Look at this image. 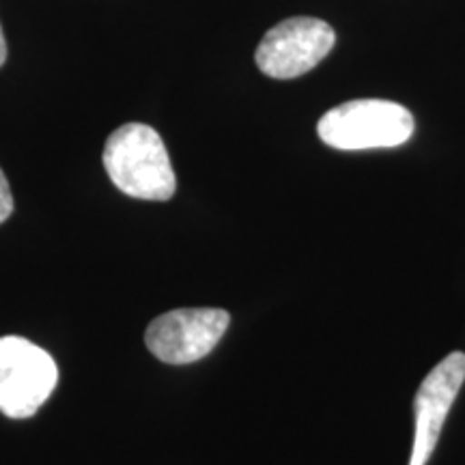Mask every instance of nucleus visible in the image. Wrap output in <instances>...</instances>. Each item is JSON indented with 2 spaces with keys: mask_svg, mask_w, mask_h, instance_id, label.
<instances>
[{
  "mask_svg": "<svg viewBox=\"0 0 465 465\" xmlns=\"http://www.w3.org/2000/svg\"><path fill=\"white\" fill-rule=\"evenodd\" d=\"M104 166L124 194L141 201H171L177 179L166 144L153 127L127 124L108 136Z\"/></svg>",
  "mask_w": 465,
  "mask_h": 465,
  "instance_id": "f257e3e1",
  "label": "nucleus"
},
{
  "mask_svg": "<svg viewBox=\"0 0 465 465\" xmlns=\"http://www.w3.org/2000/svg\"><path fill=\"white\" fill-rule=\"evenodd\" d=\"M416 130L414 116L397 102L351 100L328 110L317 124L319 138L339 151L392 149Z\"/></svg>",
  "mask_w": 465,
  "mask_h": 465,
  "instance_id": "f03ea898",
  "label": "nucleus"
},
{
  "mask_svg": "<svg viewBox=\"0 0 465 465\" xmlns=\"http://www.w3.org/2000/svg\"><path fill=\"white\" fill-rule=\"evenodd\" d=\"M58 381L54 358L22 336H0V411L9 418H31Z\"/></svg>",
  "mask_w": 465,
  "mask_h": 465,
  "instance_id": "7ed1b4c3",
  "label": "nucleus"
},
{
  "mask_svg": "<svg viewBox=\"0 0 465 465\" xmlns=\"http://www.w3.org/2000/svg\"><path fill=\"white\" fill-rule=\"evenodd\" d=\"M334 44V28L328 22L317 17H289L265 33L254 52V61L270 78L291 80L317 67Z\"/></svg>",
  "mask_w": 465,
  "mask_h": 465,
  "instance_id": "20e7f679",
  "label": "nucleus"
},
{
  "mask_svg": "<svg viewBox=\"0 0 465 465\" xmlns=\"http://www.w3.org/2000/svg\"><path fill=\"white\" fill-rule=\"evenodd\" d=\"M231 323L223 308H177L149 323L144 342L166 364H192L213 351Z\"/></svg>",
  "mask_w": 465,
  "mask_h": 465,
  "instance_id": "39448f33",
  "label": "nucleus"
},
{
  "mask_svg": "<svg viewBox=\"0 0 465 465\" xmlns=\"http://www.w3.org/2000/svg\"><path fill=\"white\" fill-rule=\"evenodd\" d=\"M465 381V353L452 351L424 377L414 401V446L410 465H427L438 446L441 427Z\"/></svg>",
  "mask_w": 465,
  "mask_h": 465,
  "instance_id": "423d86ee",
  "label": "nucleus"
},
{
  "mask_svg": "<svg viewBox=\"0 0 465 465\" xmlns=\"http://www.w3.org/2000/svg\"><path fill=\"white\" fill-rule=\"evenodd\" d=\"M14 213V196H11V188L7 177H5L3 168H0V224Z\"/></svg>",
  "mask_w": 465,
  "mask_h": 465,
  "instance_id": "0eeeda50",
  "label": "nucleus"
},
{
  "mask_svg": "<svg viewBox=\"0 0 465 465\" xmlns=\"http://www.w3.org/2000/svg\"><path fill=\"white\" fill-rule=\"evenodd\" d=\"M5 61H7V42H5L3 26H0V67L5 65Z\"/></svg>",
  "mask_w": 465,
  "mask_h": 465,
  "instance_id": "6e6552de",
  "label": "nucleus"
}]
</instances>
